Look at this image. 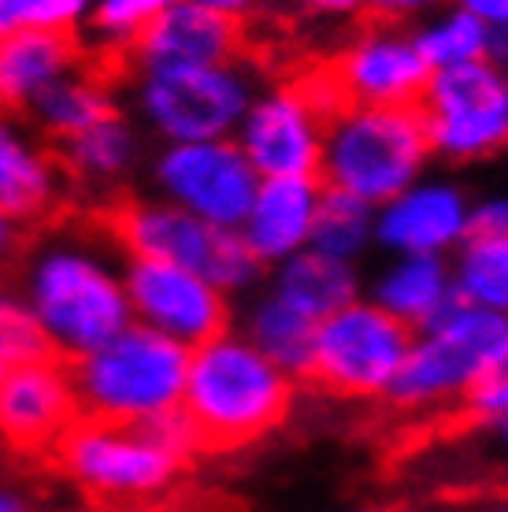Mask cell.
Masks as SVG:
<instances>
[{
    "mask_svg": "<svg viewBox=\"0 0 508 512\" xmlns=\"http://www.w3.org/2000/svg\"><path fill=\"white\" fill-rule=\"evenodd\" d=\"M119 245L86 208H71L30 234L19 268L26 282V308L49 338L52 357L75 360L130 327L123 275L112 264Z\"/></svg>",
    "mask_w": 508,
    "mask_h": 512,
    "instance_id": "6da1fadb",
    "label": "cell"
},
{
    "mask_svg": "<svg viewBox=\"0 0 508 512\" xmlns=\"http://www.w3.org/2000/svg\"><path fill=\"white\" fill-rule=\"evenodd\" d=\"M293 401V379L282 375L242 334H216L190 349L178 416L197 453L242 449L275 431Z\"/></svg>",
    "mask_w": 508,
    "mask_h": 512,
    "instance_id": "7a4b0ae2",
    "label": "cell"
},
{
    "mask_svg": "<svg viewBox=\"0 0 508 512\" xmlns=\"http://www.w3.org/2000/svg\"><path fill=\"white\" fill-rule=\"evenodd\" d=\"M193 453L190 427L175 409L138 423L75 416L45 457L93 498H145L164 490Z\"/></svg>",
    "mask_w": 508,
    "mask_h": 512,
    "instance_id": "3957f363",
    "label": "cell"
},
{
    "mask_svg": "<svg viewBox=\"0 0 508 512\" xmlns=\"http://www.w3.org/2000/svg\"><path fill=\"white\" fill-rule=\"evenodd\" d=\"M186 364L182 342L130 323L104 346L67 360V379L82 420L138 423L178 409Z\"/></svg>",
    "mask_w": 508,
    "mask_h": 512,
    "instance_id": "277c9868",
    "label": "cell"
},
{
    "mask_svg": "<svg viewBox=\"0 0 508 512\" xmlns=\"http://www.w3.org/2000/svg\"><path fill=\"white\" fill-rule=\"evenodd\" d=\"M431 153L420 104L349 108L323 130L319 182L364 205H386L412 186Z\"/></svg>",
    "mask_w": 508,
    "mask_h": 512,
    "instance_id": "5b68a950",
    "label": "cell"
},
{
    "mask_svg": "<svg viewBox=\"0 0 508 512\" xmlns=\"http://www.w3.org/2000/svg\"><path fill=\"white\" fill-rule=\"evenodd\" d=\"M86 212L127 253V260H164L190 268L219 294L249 286L264 268L238 231L212 227L178 205H153L115 193L101 205H86Z\"/></svg>",
    "mask_w": 508,
    "mask_h": 512,
    "instance_id": "8992f818",
    "label": "cell"
},
{
    "mask_svg": "<svg viewBox=\"0 0 508 512\" xmlns=\"http://www.w3.org/2000/svg\"><path fill=\"white\" fill-rule=\"evenodd\" d=\"M423 331L427 334L412 342L394 383L386 386L394 409H431L442 401H460L483 375L505 372L508 327L494 308L468 305L453 290Z\"/></svg>",
    "mask_w": 508,
    "mask_h": 512,
    "instance_id": "52a82bcc",
    "label": "cell"
},
{
    "mask_svg": "<svg viewBox=\"0 0 508 512\" xmlns=\"http://www.w3.org/2000/svg\"><path fill=\"white\" fill-rule=\"evenodd\" d=\"M416 334L408 323L368 301H349L316 327L305 383L331 397L386 394Z\"/></svg>",
    "mask_w": 508,
    "mask_h": 512,
    "instance_id": "ba28073f",
    "label": "cell"
},
{
    "mask_svg": "<svg viewBox=\"0 0 508 512\" xmlns=\"http://www.w3.org/2000/svg\"><path fill=\"white\" fill-rule=\"evenodd\" d=\"M249 78L230 67H156L141 82V112L175 145L223 141L249 112Z\"/></svg>",
    "mask_w": 508,
    "mask_h": 512,
    "instance_id": "9c48e42d",
    "label": "cell"
},
{
    "mask_svg": "<svg viewBox=\"0 0 508 512\" xmlns=\"http://www.w3.org/2000/svg\"><path fill=\"white\" fill-rule=\"evenodd\" d=\"M130 316L141 327L167 334L186 349L230 331V305L197 271L164 264V260H127L123 268Z\"/></svg>",
    "mask_w": 508,
    "mask_h": 512,
    "instance_id": "30bf717a",
    "label": "cell"
},
{
    "mask_svg": "<svg viewBox=\"0 0 508 512\" xmlns=\"http://www.w3.org/2000/svg\"><path fill=\"white\" fill-rule=\"evenodd\" d=\"M130 71L156 67H230L253 52L249 15L212 12L193 0H178L123 45Z\"/></svg>",
    "mask_w": 508,
    "mask_h": 512,
    "instance_id": "8fae6325",
    "label": "cell"
},
{
    "mask_svg": "<svg viewBox=\"0 0 508 512\" xmlns=\"http://www.w3.org/2000/svg\"><path fill=\"white\" fill-rule=\"evenodd\" d=\"M160 186L178 201V208L197 219L238 231L249 216L260 175L230 141H190L160 156Z\"/></svg>",
    "mask_w": 508,
    "mask_h": 512,
    "instance_id": "7c38bea8",
    "label": "cell"
},
{
    "mask_svg": "<svg viewBox=\"0 0 508 512\" xmlns=\"http://www.w3.org/2000/svg\"><path fill=\"white\" fill-rule=\"evenodd\" d=\"M78 416L64 360H30L0 375V442L45 457Z\"/></svg>",
    "mask_w": 508,
    "mask_h": 512,
    "instance_id": "4fadbf2b",
    "label": "cell"
},
{
    "mask_svg": "<svg viewBox=\"0 0 508 512\" xmlns=\"http://www.w3.org/2000/svg\"><path fill=\"white\" fill-rule=\"evenodd\" d=\"M75 205V186L52 145L30 138L15 112H0V212L38 231Z\"/></svg>",
    "mask_w": 508,
    "mask_h": 512,
    "instance_id": "5bb4252c",
    "label": "cell"
},
{
    "mask_svg": "<svg viewBox=\"0 0 508 512\" xmlns=\"http://www.w3.org/2000/svg\"><path fill=\"white\" fill-rule=\"evenodd\" d=\"M349 108L368 104H420L431 67L412 38L394 34V23H375L345 52L327 56Z\"/></svg>",
    "mask_w": 508,
    "mask_h": 512,
    "instance_id": "9a60e30c",
    "label": "cell"
},
{
    "mask_svg": "<svg viewBox=\"0 0 508 512\" xmlns=\"http://www.w3.org/2000/svg\"><path fill=\"white\" fill-rule=\"evenodd\" d=\"M238 149L260 179H319L323 123L282 86L249 104Z\"/></svg>",
    "mask_w": 508,
    "mask_h": 512,
    "instance_id": "2e32d148",
    "label": "cell"
},
{
    "mask_svg": "<svg viewBox=\"0 0 508 512\" xmlns=\"http://www.w3.org/2000/svg\"><path fill=\"white\" fill-rule=\"evenodd\" d=\"M78 30H41L26 26L0 41V112H23L45 86L71 75L82 64Z\"/></svg>",
    "mask_w": 508,
    "mask_h": 512,
    "instance_id": "e0dca14e",
    "label": "cell"
},
{
    "mask_svg": "<svg viewBox=\"0 0 508 512\" xmlns=\"http://www.w3.org/2000/svg\"><path fill=\"white\" fill-rule=\"evenodd\" d=\"M319 193H323L319 179H264L256 186L249 216L238 234L260 264L301 253V245L312 234Z\"/></svg>",
    "mask_w": 508,
    "mask_h": 512,
    "instance_id": "ac0fdd59",
    "label": "cell"
},
{
    "mask_svg": "<svg viewBox=\"0 0 508 512\" xmlns=\"http://www.w3.org/2000/svg\"><path fill=\"white\" fill-rule=\"evenodd\" d=\"M468 231V208L464 197L449 186H420V190L397 193L386 201V212L375 223L382 245L405 256H438Z\"/></svg>",
    "mask_w": 508,
    "mask_h": 512,
    "instance_id": "d6986e66",
    "label": "cell"
},
{
    "mask_svg": "<svg viewBox=\"0 0 508 512\" xmlns=\"http://www.w3.org/2000/svg\"><path fill=\"white\" fill-rule=\"evenodd\" d=\"M271 297H279L282 305L293 308L297 316L323 323L338 308L356 301V275L345 260H334V256H323L316 249H305V253L286 256Z\"/></svg>",
    "mask_w": 508,
    "mask_h": 512,
    "instance_id": "ffe728a7",
    "label": "cell"
},
{
    "mask_svg": "<svg viewBox=\"0 0 508 512\" xmlns=\"http://www.w3.org/2000/svg\"><path fill=\"white\" fill-rule=\"evenodd\" d=\"M19 116L34 119L52 145V141L75 138V134L97 127L104 119H115L119 108L112 101V90H104L101 82H93L82 67H75L71 75L56 78L52 86H45Z\"/></svg>",
    "mask_w": 508,
    "mask_h": 512,
    "instance_id": "44dd1931",
    "label": "cell"
},
{
    "mask_svg": "<svg viewBox=\"0 0 508 512\" xmlns=\"http://www.w3.org/2000/svg\"><path fill=\"white\" fill-rule=\"evenodd\" d=\"M52 153L60 156L71 186H97L101 190V201L115 197L112 182L123 179L130 171V160H134V134L123 123V116L104 119L97 127L82 130L67 141H52ZM97 201V205H101Z\"/></svg>",
    "mask_w": 508,
    "mask_h": 512,
    "instance_id": "7402d4cb",
    "label": "cell"
},
{
    "mask_svg": "<svg viewBox=\"0 0 508 512\" xmlns=\"http://www.w3.org/2000/svg\"><path fill=\"white\" fill-rule=\"evenodd\" d=\"M449 294H453V282L438 256H405L375 286V305L416 331L442 312Z\"/></svg>",
    "mask_w": 508,
    "mask_h": 512,
    "instance_id": "603a6c76",
    "label": "cell"
},
{
    "mask_svg": "<svg viewBox=\"0 0 508 512\" xmlns=\"http://www.w3.org/2000/svg\"><path fill=\"white\" fill-rule=\"evenodd\" d=\"M319 323L297 316L286 308L279 297H260L249 312V342L264 353L282 375H290L293 383H305L308 364H312V346H316Z\"/></svg>",
    "mask_w": 508,
    "mask_h": 512,
    "instance_id": "cb8c5ba5",
    "label": "cell"
},
{
    "mask_svg": "<svg viewBox=\"0 0 508 512\" xmlns=\"http://www.w3.org/2000/svg\"><path fill=\"white\" fill-rule=\"evenodd\" d=\"M497 101H508L501 71L490 60H468V64L431 71L420 97V112L423 119H449Z\"/></svg>",
    "mask_w": 508,
    "mask_h": 512,
    "instance_id": "d4e9b609",
    "label": "cell"
},
{
    "mask_svg": "<svg viewBox=\"0 0 508 512\" xmlns=\"http://www.w3.org/2000/svg\"><path fill=\"white\" fill-rule=\"evenodd\" d=\"M468 305L501 312L508 301V238L505 234H464L453 282Z\"/></svg>",
    "mask_w": 508,
    "mask_h": 512,
    "instance_id": "484cf974",
    "label": "cell"
},
{
    "mask_svg": "<svg viewBox=\"0 0 508 512\" xmlns=\"http://www.w3.org/2000/svg\"><path fill=\"white\" fill-rule=\"evenodd\" d=\"M371 234H375L371 205L356 201V197H349V193H342V190L323 186L319 205H316V219H312V234H308L312 249L349 264V260L371 242Z\"/></svg>",
    "mask_w": 508,
    "mask_h": 512,
    "instance_id": "4316f807",
    "label": "cell"
},
{
    "mask_svg": "<svg viewBox=\"0 0 508 512\" xmlns=\"http://www.w3.org/2000/svg\"><path fill=\"white\" fill-rule=\"evenodd\" d=\"M427 134H431V149L453 156V160H475V156L494 153L505 141L508 130V101L486 104L464 116L449 119H423Z\"/></svg>",
    "mask_w": 508,
    "mask_h": 512,
    "instance_id": "83f0119b",
    "label": "cell"
},
{
    "mask_svg": "<svg viewBox=\"0 0 508 512\" xmlns=\"http://www.w3.org/2000/svg\"><path fill=\"white\" fill-rule=\"evenodd\" d=\"M412 45H416V52H420L423 64L431 67V71L468 64V60H486L490 49H494V26L479 23L468 12H457L442 19L438 26H431V30L416 34Z\"/></svg>",
    "mask_w": 508,
    "mask_h": 512,
    "instance_id": "f1b7e54d",
    "label": "cell"
},
{
    "mask_svg": "<svg viewBox=\"0 0 508 512\" xmlns=\"http://www.w3.org/2000/svg\"><path fill=\"white\" fill-rule=\"evenodd\" d=\"M52 346L34 312L26 301L12 297L0 282V364L15 368V364H30V360H49Z\"/></svg>",
    "mask_w": 508,
    "mask_h": 512,
    "instance_id": "f546056e",
    "label": "cell"
},
{
    "mask_svg": "<svg viewBox=\"0 0 508 512\" xmlns=\"http://www.w3.org/2000/svg\"><path fill=\"white\" fill-rule=\"evenodd\" d=\"M178 0H97L89 15V30L101 45H127L141 26H149L156 15Z\"/></svg>",
    "mask_w": 508,
    "mask_h": 512,
    "instance_id": "4dcf8cb0",
    "label": "cell"
},
{
    "mask_svg": "<svg viewBox=\"0 0 508 512\" xmlns=\"http://www.w3.org/2000/svg\"><path fill=\"white\" fill-rule=\"evenodd\" d=\"M93 0H41L30 26H41V30H75V23L82 19Z\"/></svg>",
    "mask_w": 508,
    "mask_h": 512,
    "instance_id": "1f68e13d",
    "label": "cell"
},
{
    "mask_svg": "<svg viewBox=\"0 0 508 512\" xmlns=\"http://www.w3.org/2000/svg\"><path fill=\"white\" fill-rule=\"evenodd\" d=\"M30 234H34L30 227H23V223H15V219H8L0 212V275L19 264V256H23Z\"/></svg>",
    "mask_w": 508,
    "mask_h": 512,
    "instance_id": "d6a6232c",
    "label": "cell"
},
{
    "mask_svg": "<svg viewBox=\"0 0 508 512\" xmlns=\"http://www.w3.org/2000/svg\"><path fill=\"white\" fill-rule=\"evenodd\" d=\"M41 0H0V41L30 26Z\"/></svg>",
    "mask_w": 508,
    "mask_h": 512,
    "instance_id": "836d02e7",
    "label": "cell"
},
{
    "mask_svg": "<svg viewBox=\"0 0 508 512\" xmlns=\"http://www.w3.org/2000/svg\"><path fill=\"white\" fill-rule=\"evenodd\" d=\"M427 4H438V0H364L368 15L364 19H375V23H397L405 15L420 12Z\"/></svg>",
    "mask_w": 508,
    "mask_h": 512,
    "instance_id": "e575fe53",
    "label": "cell"
},
{
    "mask_svg": "<svg viewBox=\"0 0 508 512\" xmlns=\"http://www.w3.org/2000/svg\"><path fill=\"white\" fill-rule=\"evenodd\" d=\"M460 12L475 15L479 23L494 26V30H505V19H508V0H460Z\"/></svg>",
    "mask_w": 508,
    "mask_h": 512,
    "instance_id": "d590c367",
    "label": "cell"
},
{
    "mask_svg": "<svg viewBox=\"0 0 508 512\" xmlns=\"http://www.w3.org/2000/svg\"><path fill=\"white\" fill-rule=\"evenodd\" d=\"M193 4H204L212 12H227V15H249L260 0H193Z\"/></svg>",
    "mask_w": 508,
    "mask_h": 512,
    "instance_id": "8d00e7d4",
    "label": "cell"
},
{
    "mask_svg": "<svg viewBox=\"0 0 508 512\" xmlns=\"http://www.w3.org/2000/svg\"><path fill=\"white\" fill-rule=\"evenodd\" d=\"M312 12H327V15H342V12H356L364 0H305Z\"/></svg>",
    "mask_w": 508,
    "mask_h": 512,
    "instance_id": "74e56055",
    "label": "cell"
},
{
    "mask_svg": "<svg viewBox=\"0 0 508 512\" xmlns=\"http://www.w3.org/2000/svg\"><path fill=\"white\" fill-rule=\"evenodd\" d=\"M0 512H26V505L15 494H0Z\"/></svg>",
    "mask_w": 508,
    "mask_h": 512,
    "instance_id": "f35d334b",
    "label": "cell"
},
{
    "mask_svg": "<svg viewBox=\"0 0 508 512\" xmlns=\"http://www.w3.org/2000/svg\"><path fill=\"white\" fill-rule=\"evenodd\" d=\"M483 512H505V509H501V505H497V509H494V505H490V509H483Z\"/></svg>",
    "mask_w": 508,
    "mask_h": 512,
    "instance_id": "ab89813d",
    "label": "cell"
},
{
    "mask_svg": "<svg viewBox=\"0 0 508 512\" xmlns=\"http://www.w3.org/2000/svg\"><path fill=\"white\" fill-rule=\"evenodd\" d=\"M0 375H4V364H0Z\"/></svg>",
    "mask_w": 508,
    "mask_h": 512,
    "instance_id": "60d3db41",
    "label": "cell"
}]
</instances>
